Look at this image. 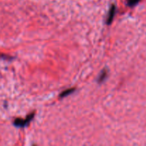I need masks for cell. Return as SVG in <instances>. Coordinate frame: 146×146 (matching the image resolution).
I'll use <instances>...</instances> for the list:
<instances>
[{"label":"cell","mask_w":146,"mask_h":146,"mask_svg":"<svg viewBox=\"0 0 146 146\" xmlns=\"http://www.w3.org/2000/svg\"><path fill=\"white\" fill-rule=\"evenodd\" d=\"M34 115V114H31V115H30L26 121H23V120L21 119H17L15 121H14V124H15V125H17V126H19V127L25 126L28 123H29L30 121H31V119L33 118Z\"/></svg>","instance_id":"cell-1"},{"label":"cell","mask_w":146,"mask_h":146,"mask_svg":"<svg viewBox=\"0 0 146 146\" xmlns=\"http://www.w3.org/2000/svg\"><path fill=\"white\" fill-rule=\"evenodd\" d=\"M115 6L113 5L111 7V9H110L109 13H108V19H107V24H111V22H112L113 19L114 15H115Z\"/></svg>","instance_id":"cell-2"},{"label":"cell","mask_w":146,"mask_h":146,"mask_svg":"<svg viewBox=\"0 0 146 146\" xmlns=\"http://www.w3.org/2000/svg\"><path fill=\"white\" fill-rule=\"evenodd\" d=\"M74 91V88H71V89L66 90L65 91H64V92H63L62 94H61V96H61V97H65V96H66L71 94V93H73Z\"/></svg>","instance_id":"cell-3"},{"label":"cell","mask_w":146,"mask_h":146,"mask_svg":"<svg viewBox=\"0 0 146 146\" xmlns=\"http://www.w3.org/2000/svg\"><path fill=\"white\" fill-rule=\"evenodd\" d=\"M106 76H107V72L106 71H104L102 73H101V76H99V78H98V82L99 83L102 82V81L106 78Z\"/></svg>","instance_id":"cell-4"},{"label":"cell","mask_w":146,"mask_h":146,"mask_svg":"<svg viewBox=\"0 0 146 146\" xmlns=\"http://www.w3.org/2000/svg\"><path fill=\"white\" fill-rule=\"evenodd\" d=\"M140 0H128V5L130 7H133V6L136 5Z\"/></svg>","instance_id":"cell-5"}]
</instances>
